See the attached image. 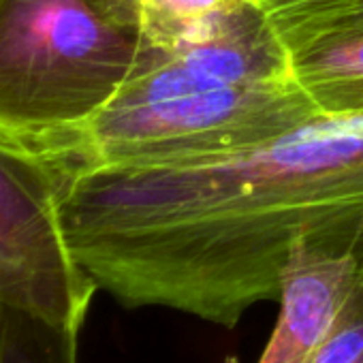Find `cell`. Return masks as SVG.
Instances as JSON below:
<instances>
[{
	"mask_svg": "<svg viewBox=\"0 0 363 363\" xmlns=\"http://www.w3.org/2000/svg\"><path fill=\"white\" fill-rule=\"evenodd\" d=\"M50 164L75 261L122 308L235 329L280 299L299 244L354 259L363 282V111L208 160Z\"/></svg>",
	"mask_w": 363,
	"mask_h": 363,
	"instance_id": "cell-1",
	"label": "cell"
},
{
	"mask_svg": "<svg viewBox=\"0 0 363 363\" xmlns=\"http://www.w3.org/2000/svg\"><path fill=\"white\" fill-rule=\"evenodd\" d=\"M318 116L293 75L231 84L141 43L130 75L92 116L24 145L60 167L177 164L267 143Z\"/></svg>",
	"mask_w": 363,
	"mask_h": 363,
	"instance_id": "cell-2",
	"label": "cell"
},
{
	"mask_svg": "<svg viewBox=\"0 0 363 363\" xmlns=\"http://www.w3.org/2000/svg\"><path fill=\"white\" fill-rule=\"evenodd\" d=\"M139 45L105 0H0V135L30 143L84 122Z\"/></svg>",
	"mask_w": 363,
	"mask_h": 363,
	"instance_id": "cell-3",
	"label": "cell"
},
{
	"mask_svg": "<svg viewBox=\"0 0 363 363\" xmlns=\"http://www.w3.org/2000/svg\"><path fill=\"white\" fill-rule=\"evenodd\" d=\"M96 291L67 242L52 164L0 135V303L84 327Z\"/></svg>",
	"mask_w": 363,
	"mask_h": 363,
	"instance_id": "cell-4",
	"label": "cell"
},
{
	"mask_svg": "<svg viewBox=\"0 0 363 363\" xmlns=\"http://www.w3.org/2000/svg\"><path fill=\"white\" fill-rule=\"evenodd\" d=\"M354 259L295 246L280 286V312L259 363H310L359 282Z\"/></svg>",
	"mask_w": 363,
	"mask_h": 363,
	"instance_id": "cell-5",
	"label": "cell"
},
{
	"mask_svg": "<svg viewBox=\"0 0 363 363\" xmlns=\"http://www.w3.org/2000/svg\"><path fill=\"white\" fill-rule=\"evenodd\" d=\"M291 71L320 116L363 111V37L308 50Z\"/></svg>",
	"mask_w": 363,
	"mask_h": 363,
	"instance_id": "cell-6",
	"label": "cell"
},
{
	"mask_svg": "<svg viewBox=\"0 0 363 363\" xmlns=\"http://www.w3.org/2000/svg\"><path fill=\"white\" fill-rule=\"evenodd\" d=\"M244 0H105L107 11L141 43L171 52L184 45L208 20Z\"/></svg>",
	"mask_w": 363,
	"mask_h": 363,
	"instance_id": "cell-7",
	"label": "cell"
},
{
	"mask_svg": "<svg viewBox=\"0 0 363 363\" xmlns=\"http://www.w3.org/2000/svg\"><path fill=\"white\" fill-rule=\"evenodd\" d=\"M79 333L0 303V363H77Z\"/></svg>",
	"mask_w": 363,
	"mask_h": 363,
	"instance_id": "cell-8",
	"label": "cell"
},
{
	"mask_svg": "<svg viewBox=\"0 0 363 363\" xmlns=\"http://www.w3.org/2000/svg\"><path fill=\"white\" fill-rule=\"evenodd\" d=\"M291 37L306 52L363 37V0H331L306 9L295 18Z\"/></svg>",
	"mask_w": 363,
	"mask_h": 363,
	"instance_id": "cell-9",
	"label": "cell"
},
{
	"mask_svg": "<svg viewBox=\"0 0 363 363\" xmlns=\"http://www.w3.org/2000/svg\"><path fill=\"white\" fill-rule=\"evenodd\" d=\"M310 363H363V282L359 280Z\"/></svg>",
	"mask_w": 363,
	"mask_h": 363,
	"instance_id": "cell-10",
	"label": "cell"
},
{
	"mask_svg": "<svg viewBox=\"0 0 363 363\" xmlns=\"http://www.w3.org/2000/svg\"><path fill=\"white\" fill-rule=\"evenodd\" d=\"M259 7L263 11L274 9V7H282V5H295V3H312V0H257Z\"/></svg>",
	"mask_w": 363,
	"mask_h": 363,
	"instance_id": "cell-11",
	"label": "cell"
}]
</instances>
